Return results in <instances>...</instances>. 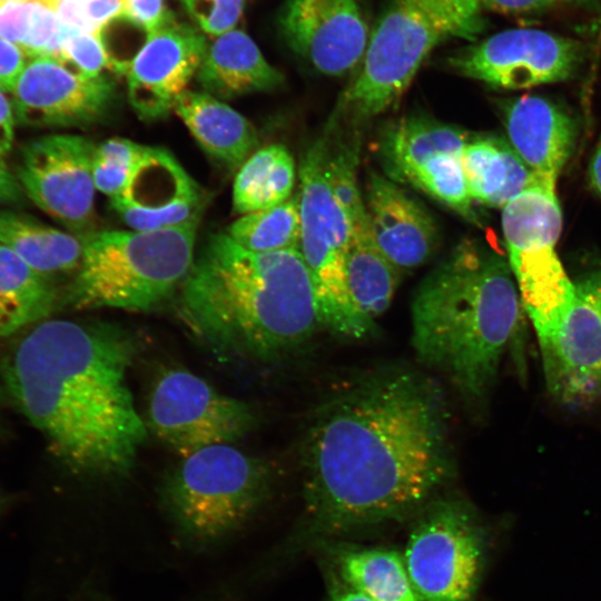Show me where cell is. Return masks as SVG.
I'll return each mask as SVG.
<instances>
[{
  "mask_svg": "<svg viewBox=\"0 0 601 601\" xmlns=\"http://www.w3.org/2000/svg\"><path fill=\"white\" fill-rule=\"evenodd\" d=\"M440 386L420 372L382 370L324 401L303 462L309 530L337 533L425 503L453 472Z\"/></svg>",
  "mask_w": 601,
  "mask_h": 601,
  "instance_id": "obj_1",
  "label": "cell"
},
{
  "mask_svg": "<svg viewBox=\"0 0 601 601\" xmlns=\"http://www.w3.org/2000/svg\"><path fill=\"white\" fill-rule=\"evenodd\" d=\"M137 342L105 323L45 319L0 364L11 404L77 475H128L147 436L128 384Z\"/></svg>",
  "mask_w": 601,
  "mask_h": 601,
  "instance_id": "obj_2",
  "label": "cell"
},
{
  "mask_svg": "<svg viewBox=\"0 0 601 601\" xmlns=\"http://www.w3.org/2000/svg\"><path fill=\"white\" fill-rule=\"evenodd\" d=\"M180 289L186 323L226 355L273 359L307 342L321 325L299 248L254 253L226 233L211 234Z\"/></svg>",
  "mask_w": 601,
  "mask_h": 601,
  "instance_id": "obj_3",
  "label": "cell"
},
{
  "mask_svg": "<svg viewBox=\"0 0 601 601\" xmlns=\"http://www.w3.org/2000/svg\"><path fill=\"white\" fill-rule=\"evenodd\" d=\"M524 313L509 263L463 239L417 287L412 345L420 362L443 374L466 401L483 400Z\"/></svg>",
  "mask_w": 601,
  "mask_h": 601,
  "instance_id": "obj_4",
  "label": "cell"
},
{
  "mask_svg": "<svg viewBox=\"0 0 601 601\" xmlns=\"http://www.w3.org/2000/svg\"><path fill=\"white\" fill-rule=\"evenodd\" d=\"M484 7L483 0H391L328 126H361L394 107L434 48L482 31Z\"/></svg>",
  "mask_w": 601,
  "mask_h": 601,
  "instance_id": "obj_5",
  "label": "cell"
},
{
  "mask_svg": "<svg viewBox=\"0 0 601 601\" xmlns=\"http://www.w3.org/2000/svg\"><path fill=\"white\" fill-rule=\"evenodd\" d=\"M269 491L270 473L262 460L217 444L184 457L162 481L159 505L176 545L208 555L245 534Z\"/></svg>",
  "mask_w": 601,
  "mask_h": 601,
  "instance_id": "obj_6",
  "label": "cell"
},
{
  "mask_svg": "<svg viewBox=\"0 0 601 601\" xmlns=\"http://www.w3.org/2000/svg\"><path fill=\"white\" fill-rule=\"evenodd\" d=\"M199 221L158 230H91L65 296L75 309L148 311L188 275Z\"/></svg>",
  "mask_w": 601,
  "mask_h": 601,
  "instance_id": "obj_7",
  "label": "cell"
},
{
  "mask_svg": "<svg viewBox=\"0 0 601 601\" xmlns=\"http://www.w3.org/2000/svg\"><path fill=\"white\" fill-rule=\"evenodd\" d=\"M298 177L299 250L314 285L321 325L344 337L362 338L375 325L357 312L348 292L346 255L352 225L331 181L326 135L304 151Z\"/></svg>",
  "mask_w": 601,
  "mask_h": 601,
  "instance_id": "obj_8",
  "label": "cell"
},
{
  "mask_svg": "<svg viewBox=\"0 0 601 601\" xmlns=\"http://www.w3.org/2000/svg\"><path fill=\"white\" fill-rule=\"evenodd\" d=\"M502 209L508 263L540 339L558 326L574 292L556 253L562 214L555 186L536 180Z\"/></svg>",
  "mask_w": 601,
  "mask_h": 601,
  "instance_id": "obj_9",
  "label": "cell"
},
{
  "mask_svg": "<svg viewBox=\"0 0 601 601\" xmlns=\"http://www.w3.org/2000/svg\"><path fill=\"white\" fill-rule=\"evenodd\" d=\"M489 551V535L467 503L443 499L415 524L404 563L420 601H473Z\"/></svg>",
  "mask_w": 601,
  "mask_h": 601,
  "instance_id": "obj_10",
  "label": "cell"
},
{
  "mask_svg": "<svg viewBox=\"0 0 601 601\" xmlns=\"http://www.w3.org/2000/svg\"><path fill=\"white\" fill-rule=\"evenodd\" d=\"M253 424L248 404L219 393L185 368L164 371L152 387L148 426L183 457L207 446L233 444Z\"/></svg>",
  "mask_w": 601,
  "mask_h": 601,
  "instance_id": "obj_11",
  "label": "cell"
},
{
  "mask_svg": "<svg viewBox=\"0 0 601 601\" xmlns=\"http://www.w3.org/2000/svg\"><path fill=\"white\" fill-rule=\"evenodd\" d=\"M471 135L425 115H411L390 125L381 136L378 155L387 175L410 184L476 221L462 167Z\"/></svg>",
  "mask_w": 601,
  "mask_h": 601,
  "instance_id": "obj_12",
  "label": "cell"
},
{
  "mask_svg": "<svg viewBox=\"0 0 601 601\" xmlns=\"http://www.w3.org/2000/svg\"><path fill=\"white\" fill-rule=\"evenodd\" d=\"M96 146L78 135L41 136L22 147L17 168L16 176L31 201L77 236L91 231Z\"/></svg>",
  "mask_w": 601,
  "mask_h": 601,
  "instance_id": "obj_13",
  "label": "cell"
},
{
  "mask_svg": "<svg viewBox=\"0 0 601 601\" xmlns=\"http://www.w3.org/2000/svg\"><path fill=\"white\" fill-rule=\"evenodd\" d=\"M574 39L539 29H509L449 59L459 73L493 87L525 89L566 80L584 58Z\"/></svg>",
  "mask_w": 601,
  "mask_h": 601,
  "instance_id": "obj_14",
  "label": "cell"
},
{
  "mask_svg": "<svg viewBox=\"0 0 601 601\" xmlns=\"http://www.w3.org/2000/svg\"><path fill=\"white\" fill-rule=\"evenodd\" d=\"M538 342L546 387L556 401L579 406L601 397V269L574 282L564 316Z\"/></svg>",
  "mask_w": 601,
  "mask_h": 601,
  "instance_id": "obj_15",
  "label": "cell"
},
{
  "mask_svg": "<svg viewBox=\"0 0 601 601\" xmlns=\"http://www.w3.org/2000/svg\"><path fill=\"white\" fill-rule=\"evenodd\" d=\"M12 95L16 120L31 127L87 126L111 110L116 85L111 76L85 78L51 56L30 58Z\"/></svg>",
  "mask_w": 601,
  "mask_h": 601,
  "instance_id": "obj_16",
  "label": "cell"
},
{
  "mask_svg": "<svg viewBox=\"0 0 601 601\" xmlns=\"http://www.w3.org/2000/svg\"><path fill=\"white\" fill-rule=\"evenodd\" d=\"M207 40L175 14L150 32L127 71L132 110L145 121L167 117L203 62Z\"/></svg>",
  "mask_w": 601,
  "mask_h": 601,
  "instance_id": "obj_17",
  "label": "cell"
},
{
  "mask_svg": "<svg viewBox=\"0 0 601 601\" xmlns=\"http://www.w3.org/2000/svg\"><path fill=\"white\" fill-rule=\"evenodd\" d=\"M279 26L290 49L327 76L355 68L370 38L361 0H286Z\"/></svg>",
  "mask_w": 601,
  "mask_h": 601,
  "instance_id": "obj_18",
  "label": "cell"
},
{
  "mask_svg": "<svg viewBox=\"0 0 601 601\" xmlns=\"http://www.w3.org/2000/svg\"><path fill=\"white\" fill-rule=\"evenodd\" d=\"M207 197L176 158L148 147L122 194L110 206L134 230H158L199 221Z\"/></svg>",
  "mask_w": 601,
  "mask_h": 601,
  "instance_id": "obj_19",
  "label": "cell"
},
{
  "mask_svg": "<svg viewBox=\"0 0 601 601\" xmlns=\"http://www.w3.org/2000/svg\"><path fill=\"white\" fill-rule=\"evenodd\" d=\"M364 201L373 237L398 270L418 267L431 258L437 229L418 201L375 173L370 175Z\"/></svg>",
  "mask_w": 601,
  "mask_h": 601,
  "instance_id": "obj_20",
  "label": "cell"
},
{
  "mask_svg": "<svg viewBox=\"0 0 601 601\" xmlns=\"http://www.w3.org/2000/svg\"><path fill=\"white\" fill-rule=\"evenodd\" d=\"M511 146L536 179L555 186L572 156L579 128L561 106L540 96H521L504 109Z\"/></svg>",
  "mask_w": 601,
  "mask_h": 601,
  "instance_id": "obj_21",
  "label": "cell"
},
{
  "mask_svg": "<svg viewBox=\"0 0 601 601\" xmlns=\"http://www.w3.org/2000/svg\"><path fill=\"white\" fill-rule=\"evenodd\" d=\"M199 147L229 173H237L258 149L253 124L223 100L187 90L174 107Z\"/></svg>",
  "mask_w": 601,
  "mask_h": 601,
  "instance_id": "obj_22",
  "label": "cell"
},
{
  "mask_svg": "<svg viewBox=\"0 0 601 601\" xmlns=\"http://www.w3.org/2000/svg\"><path fill=\"white\" fill-rule=\"evenodd\" d=\"M196 76L204 92L220 100L270 91L284 82L282 72L267 62L242 30H231L207 43Z\"/></svg>",
  "mask_w": 601,
  "mask_h": 601,
  "instance_id": "obj_23",
  "label": "cell"
},
{
  "mask_svg": "<svg viewBox=\"0 0 601 601\" xmlns=\"http://www.w3.org/2000/svg\"><path fill=\"white\" fill-rule=\"evenodd\" d=\"M470 197L503 208L538 179L508 141L496 136H471L462 152Z\"/></svg>",
  "mask_w": 601,
  "mask_h": 601,
  "instance_id": "obj_24",
  "label": "cell"
},
{
  "mask_svg": "<svg viewBox=\"0 0 601 601\" xmlns=\"http://www.w3.org/2000/svg\"><path fill=\"white\" fill-rule=\"evenodd\" d=\"M352 233L346 255L347 287L357 312L371 324L390 306L400 270L378 248L366 207L351 217Z\"/></svg>",
  "mask_w": 601,
  "mask_h": 601,
  "instance_id": "obj_25",
  "label": "cell"
},
{
  "mask_svg": "<svg viewBox=\"0 0 601 601\" xmlns=\"http://www.w3.org/2000/svg\"><path fill=\"white\" fill-rule=\"evenodd\" d=\"M0 245L48 278L77 269L82 254L80 236L12 210H0Z\"/></svg>",
  "mask_w": 601,
  "mask_h": 601,
  "instance_id": "obj_26",
  "label": "cell"
},
{
  "mask_svg": "<svg viewBox=\"0 0 601 601\" xmlns=\"http://www.w3.org/2000/svg\"><path fill=\"white\" fill-rule=\"evenodd\" d=\"M57 299L48 277L0 245V338L45 321Z\"/></svg>",
  "mask_w": 601,
  "mask_h": 601,
  "instance_id": "obj_27",
  "label": "cell"
},
{
  "mask_svg": "<svg viewBox=\"0 0 601 601\" xmlns=\"http://www.w3.org/2000/svg\"><path fill=\"white\" fill-rule=\"evenodd\" d=\"M295 177V161L285 146L272 144L258 148L236 173L234 211L244 215L286 201L293 191Z\"/></svg>",
  "mask_w": 601,
  "mask_h": 601,
  "instance_id": "obj_28",
  "label": "cell"
},
{
  "mask_svg": "<svg viewBox=\"0 0 601 601\" xmlns=\"http://www.w3.org/2000/svg\"><path fill=\"white\" fill-rule=\"evenodd\" d=\"M342 580L371 601H420L404 559L386 549H342L337 554Z\"/></svg>",
  "mask_w": 601,
  "mask_h": 601,
  "instance_id": "obj_29",
  "label": "cell"
},
{
  "mask_svg": "<svg viewBox=\"0 0 601 601\" xmlns=\"http://www.w3.org/2000/svg\"><path fill=\"white\" fill-rule=\"evenodd\" d=\"M70 30L51 9L36 0H0V37L19 46L28 59H58Z\"/></svg>",
  "mask_w": 601,
  "mask_h": 601,
  "instance_id": "obj_30",
  "label": "cell"
},
{
  "mask_svg": "<svg viewBox=\"0 0 601 601\" xmlns=\"http://www.w3.org/2000/svg\"><path fill=\"white\" fill-rule=\"evenodd\" d=\"M226 234L254 253L299 248L300 214L298 193L270 208L240 215Z\"/></svg>",
  "mask_w": 601,
  "mask_h": 601,
  "instance_id": "obj_31",
  "label": "cell"
},
{
  "mask_svg": "<svg viewBox=\"0 0 601 601\" xmlns=\"http://www.w3.org/2000/svg\"><path fill=\"white\" fill-rule=\"evenodd\" d=\"M58 60L85 78H97L109 70V62L99 36L70 30Z\"/></svg>",
  "mask_w": 601,
  "mask_h": 601,
  "instance_id": "obj_32",
  "label": "cell"
},
{
  "mask_svg": "<svg viewBox=\"0 0 601 601\" xmlns=\"http://www.w3.org/2000/svg\"><path fill=\"white\" fill-rule=\"evenodd\" d=\"M190 18L214 37L231 31L243 16L245 0H183Z\"/></svg>",
  "mask_w": 601,
  "mask_h": 601,
  "instance_id": "obj_33",
  "label": "cell"
},
{
  "mask_svg": "<svg viewBox=\"0 0 601 601\" xmlns=\"http://www.w3.org/2000/svg\"><path fill=\"white\" fill-rule=\"evenodd\" d=\"M122 16L148 35L174 16L164 0H122Z\"/></svg>",
  "mask_w": 601,
  "mask_h": 601,
  "instance_id": "obj_34",
  "label": "cell"
},
{
  "mask_svg": "<svg viewBox=\"0 0 601 601\" xmlns=\"http://www.w3.org/2000/svg\"><path fill=\"white\" fill-rule=\"evenodd\" d=\"M134 167L95 156L92 178L96 190L107 195L109 198L120 196L127 186Z\"/></svg>",
  "mask_w": 601,
  "mask_h": 601,
  "instance_id": "obj_35",
  "label": "cell"
},
{
  "mask_svg": "<svg viewBox=\"0 0 601 601\" xmlns=\"http://www.w3.org/2000/svg\"><path fill=\"white\" fill-rule=\"evenodd\" d=\"M484 6L510 14H533L552 9L599 4L601 0H483Z\"/></svg>",
  "mask_w": 601,
  "mask_h": 601,
  "instance_id": "obj_36",
  "label": "cell"
},
{
  "mask_svg": "<svg viewBox=\"0 0 601 601\" xmlns=\"http://www.w3.org/2000/svg\"><path fill=\"white\" fill-rule=\"evenodd\" d=\"M51 9L71 30L99 36L87 13V0H36Z\"/></svg>",
  "mask_w": 601,
  "mask_h": 601,
  "instance_id": "obj_37",
  "label": "cell"
},
{
  "mask_svg": "<svg viewBox=\"0 0 601 601\" xmlns=\"http://www.w3.org/2000/svg\"><path fill=\"white\" fill-rule=\"evenodd\" d=\"M28 60L19 46L0 37V87L3 90L12 91Z\"/></svg>",
  "mask_w": 601,
  "mask_h": 601,
  "instance_id": "obj_38",
  "label": "cell"
},
{
  "mask_svg": "<svg viewBox=\"0 0 601 601\" xmlns=\"http://www.w3.org/2000/svg\"><path fill=\"white\" fill-rule=\"evenodd\" d=\"M147 146L126 138H110L96 146L95 156L134 167L141 158Z\"/></svg>",
  "mask_w": 601,
  "mask_h": 601,
  "instance_id": "obj_39",
  "label": "cell"
},
{
  "mask_svg": "<svg viewBox=\"0 0 601 601\" xmlns=\"http://www.w3.org/2000/svg\"><path fill=\"white\" fill-rule=\"evenodd\" d=\"M86 4L89 19L99 31L124 12L122 0H87Z\"/></svg>",
  "mask_w": 601,
  "mask_h": 601,
  "instance_id": "obj_40",
  "label": "cell"
},
{
  "mask_svg": "<svg viewBox=\"0 0 601 601\" xmlns=\"http://www.w3.org/2000/svg\"><path fill=\"white\" fill-rule=\"evenodd\" d=\"M0 87V156L7 154L14 139L16 116L12 101Z\"/></svg>",
  "mask_w": 601,
  "mask_h": 601,
  "instance_id": "obj_41",
  "label": "cell"
},
{
  "mask_svg": "<svg viewBox=\"0 0 601 601\" xmlns=\"http://www.w3.org/2000/svg\"><path fill=\"white\" fill-rule=\"evenodd\" d=\"M22 187L7 162L0 156V204L14 203L21 199Z\"/></svg>",
  "mask_w": 601,
  "mask_h": 601,
  "instance_id": "obj_42",
  "label": "cell"
},
{
  "mask_svg": "<svg viewBox=\"0 0 601 601\" xmlns=\"http://www.w3.org/2000/svg\"><path fill=\"white\" fill-rule=\"evenodd\" d=\"M329 601H371L365 595L347 585L343 580H334Z\"/></svg>",
  "mask_w": 601,
  "mask_h": 601,
  "instance_id": "obj_43",
  "label": "cell"
},
{
  "mask_svg": "<svg viewBox=\"0 0 601 601\" xmlns=\"http://www.w3.org/2000/svg\"><path fill=\"white\" fill-rule=\"evenodd\" d=\"M589 176L593 189L601 197V136L592 155Z\"/></svg>",
  "mask_w": 601,
  "mask_h": 601,
  "instance_id": "obj_44",
  "label": "cell"
},
{
  "mask_svg": "<svg viewBox=\"0 0 601 601\" xmlns=\"http://www.w3.org/2000/svg\"><path fill=\"white\" fill-rule=\"evenodd\" d=\"M1 505H2V499H1V495H0V510H1Z\"/></svg>",
  "mask_w": 601,
  "mask_h": 601,
  "instance_id": "obj_45",
  "label": "cell"
}]
</instances>
